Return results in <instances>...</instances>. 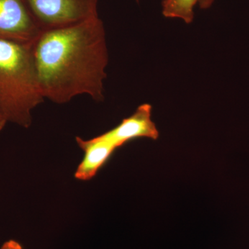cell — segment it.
<instances>
[{
  "label": "cell",
  "mask_w": 249,
  "mask_h": 249,
  "mask_svg": "<svg viewBox=\"0 0 249 249\" xmlns=\"http://www.w3.org/2000/svg\"><path fill=\"white\" fill-rule=\"evenodd\" d=\"M44 101L32 43L0 39V111L6 120L29 128L33 110Z\"/></svg>",
  "instance_id": "obj_2"
},
{
  "label": "cell",
  "mask_w": 249,
  "mask_h": 249,
  "mask_svg": "<svg viewBox=\"0 0 249 249\" xmlns=\"http://www.w3.org/2000/svg\"><path fill=\"white\" fill-rule=\"evenodd\" d=\"M42 30L67 27L99 16L98 0H23Z\"/></svg>",
  "instance_id": "obj_3"
},
{
  "label": "cell",
  "mask_w": 249,
  "mask_h": 249,
  "mask_svg": "<svg viewBox=\"0 0 249 249\" xmlns=\"http://www.w3.org/2000/svg\"><path fill=\"white\" fill-rule=\"evenodd\" d=\"M199 0H163L162 3L165 17L179 18L185 22L191 23L194 19V6Z\"/></svg>",
  "instance_id": "obj_7"
},
{
  "label": "cell",
  "mask_w": 249,
  "mask_h": 249,
  "mask_svg": "<svg viewBox=\"0 0 249 249\" xmlns=\"http://www.w3.org/2000/svg\"><path fill=\"white\" fill-rule=\"evenodd\" d=\"M41 31L23 0H0V39L32 43Z\"/></svg>",
  "instance_id": "obj_4"
},
{
  "label": "cell",
  "mask_w": 249,
  "mask_h": 249,
  "mask_svg": "<svg viewBox=\"0 0 249 249\" xmlns=\"http://www.w3.org/2000/svg\"><path fill=\"white\" fill-rule=\"evenodd\" d=\"M76 141L84 152V156L77 167L74 176L77 179L89 181L96 176L117 149L104 133L88 140L77 137Z\"/></svg>",
  "instance_id": "obj_6"
},
{
  "label": "cell",
  "mask_w": 249,
  "mask_h": 249,
  "mask_svg": "<svg viewBox=\"0 0 249 249\" xmlns=\"http://www.w3.org/2000/svg\"><path fill=\"white\" fill-rule=\"evenodd\" d=\"M7 123V121L6 120L4 116H3V114H1V111H0V134L2 132L3 129H4Z\"/></svg>",
  "instance_id": "obj_10"
},
{
  "label": "cell",
  "mask_w": 249,
  "mask_h": 249,
  "mask_svg": "<svg viewBox=\"0 0 249 249\" xmlns=\"http://www.w3.org/2000/svg\"><path fill=\"white\" fill-rule=\"evenodd\" d=\"M32 53L42 96L65 104L80 95L105 99L108 51L99 16L67 27L42 30L32 42Z\"/></svg>",
  "instance_id": "obj_1"
},
{
  "label": "cell",
  "mask_w": 249,
  "mask_h": 249,
  "mask_svg": "<svg viewBox=\"0 0 249 249\" xmlns=\"http://www.w3.org/2000/svg\"><path fill=\"white\" fill-rule=\"evenodd\" d=\"M213 1L214 0H199L198 2H199L201 9H207L212 6Z\"/></svg>",
  "instance_id": "obj_9"
},
{
  "label": "cell",
  "mask_w": 249,
  "mask_h": 249,
  "mask_svg": "<svg viewBox=\"0 0 249 249\" xmlns=\"http://www.w3.org/2000/svg\"><path fill=\"white\" fill-rule=\"evenodd\" d=\"M151 116L152 106L149 104L141 105L133 114L124 119L105 134L117 149L134 139L147 138L156 140L159 137V131Z\"/></svg>",
  "instance_id": "obj_5"
},
{
  "label": "cell",
  "mask_w": 249,
  "mask_h": 249,
  "mask_svg": "<svg viewBox=\"0 0 249 249\" xmlns=\"http://www.w3.org/2000/svg\"><path fill=\"white\" fill-rule=\"evenodd\" d=\"M0 249H23L22 245L17 241L11 240L5 242Z\"/></svg>",
  "instance_id": "obj_8"
}]
</instances>
